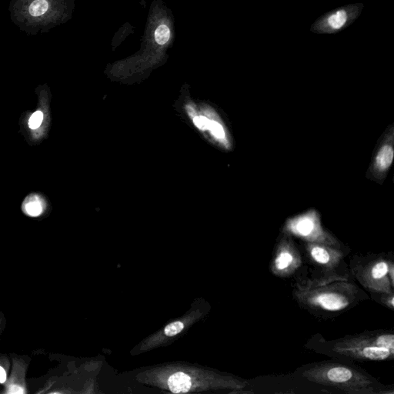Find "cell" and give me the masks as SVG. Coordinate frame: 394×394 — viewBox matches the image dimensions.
<instances>
[{"mask_svg": "<svg viewBox=\"0 0 394 394\" xmlns=\"http://www.w3.org/2000/svg\"><path fill=\"white\" fill-rule=\"evenodd\" d=\"M309 381L337 389L347 394L375 393V382L357 369L342 363L315 365L303 373Z\"/></svg>", "mask_w": 394, "mask_h": 394, "instance_id": "cell-1", "label": "cell"}, {"mask_svg": "<svg viewBox=\"0 0 394 394\" xmlns=\"http://www.w3.org/2000/svg\"><path fill=\"white\" fill-rule=\"evenodd\" d=\"M333 351L360 360L382 361L394 355V335L389 332H374L341 339L333 343Z\"/></svg>", "mask_w": 394, "mask_h": 394, "instance_id": "cell-2", "label": "cell"}, {"mask_svg": "<svg viewBox=\"0 0 394 394\" xmlns=\"http://www.w3.org/2000/svg\"><path fill=\"white\" fill-rule=\"evenodd\" d=\"M304 295H307L304 300L311 307L330 312L342 310L351 302L350 295L345 293V290H339L337 285L317 287Z\"/></svg>", "mask_w": 394, "mask_h": 394, "instance_id": "cell-3", "label": "cell"}, {"mask_svg": "<svg viewBox=\"0 0 394 394\" xmlns=\"http://www.w3.org/2000/svg\"><path fill=\"white\" fill-rule=\"evenodd\" d=\"M188 113L193 121L195 126L203 132H209V134L219 143L227 146L228 139L226 131L221 122L213 118L208 112L197 113L194 108L189 106Z\"/></svg>", "mask_w": 394, "mask_h": 394, "instance_id": "cell-4", "label": "cell"}, {"mask_svg": "<svg viewBox=\"0 0 394 394\" xmlns=\"http://www.w3.org/2000/svg\"><path fill=\"white\" fill-rule=\"evenodd\" d=\"M289 229L296 235L309 240L320 239L322 232L314 213L296 217L289 223Z\"/></svg>", "mask_w": 394, "mask_h": 394, "instance_id": "cell-5", "label": "cell"}, {"mask_svg": "<svg viewBox=\"0 0 394 394\" xmlns=\"http://www.w3.org/2000/svg\"><path fill=\"white\" fill-rule=\"evenodd\" d=\"M294 250L289 246H282L278 250L276 257L273 263V270L277 274H283L294 270L298 264Z\"/></svg>", "mask_w": 394, "mask_h": 394, "instance_id": "cell-6", "label": "cell"}, {"mask_svg": "<svg viewBox=\"0 0 394 394\" xmlns=\"http://www.w3.org/2000/svg\"><path fill=\"white\" fill-rule=\"evenodd\" d=\"M390 273H394L393 264L390 265L388 261L380 259L366 269L364 277L367 283L375 285L376 283H384L387 278L389 277Z\"/></svg>", "mask_w": 394, "mask_h": 394, "instance_id": "cell-7", "label": "cell"}, {"mask_svg": "<svg viewBox=\"0 0 394 394\" xmlns=\"http://www.w3.org/2000/svg\"><path fill=\"white\" fill-rule=\"evenodd\" d=\"M168 384L174 394L188 392L191 387L190 377L183 373H176L170 377Z\"/></svg>", "mask_w": 394, "mask_h": 394, "instance_id": "cell-8", "label": "cell"}, {"mask_svg": "<svg viewBox=\"0 0 394 394\" xmlns=\"http://www.w3.org/2000/svg\"><path fill=\"white\" fill-rule=\"evenodd\" d=\"M309 254L311 257L317 263L321 265H332L333 262V254L329 249L326 248L325 246H319V245H313L309 247Z\"/></svg>", "mask_w": 394, "mask_h": 394, "instance_id": "cell-9", "label": "cell"}, {"mask_svg": "<svg viewBox=\"0 0 394 394\" xmlns=\"http://www.w3.org/2000/svg\"><path fill=\"white\" fill-rule=\"evenodd\" d=\"M394 155V149L390 145H385L380 149L376 158V165L379 171H385L391 167Z\"/></svg>", "mask_w": 394, "mask_h": 394, "instance_id": "cell-10", "label": "cell"}, {"mask_svg": "<svg viewBox=\"0 0 394 394\" xmlns=\"http://www.w3.org/2000/svg\"><path fill=\"white\" fill-rule=\"evenodd\" d=\"M349 19L348 12L346 10H341L328 17L326 20V26L329 30L337 31L344 27Z\"/></svg>", "mask_w": 394, "mask_h": 394, "instance_id": "cell-11", "label": "cell"}, {"mask_svg": "<svg viewBox=\"0 0 394 394\" xmlns=\"http://www.w3.org/2000/svg\"><path fill=\"white\" fill-rule=\"evenodd\" d=\"M25 212L30 217H39L43 211V202L36 196H30V200L26 201L24 206Z\"/></svg>", "mask_w": 394, "mask_h": 394, "instance_id": "cell-12", "label": "cell"}, {"mask_svg": "<svg viewBox=\"0 0 394 394\" xmlns=\"http://www.w3.org/2000/svg\"><path fill=\"white\" fill-rule=\"evenodd\" d=\"M50 4L47 0H34L29 7V13L33 17H40L49 10Z\"/></svg>", "mask_w": 394, "mask_h": 394, "instance_id": "cell-13", "label": "cell"}, {"mask_svg": "<svg viewBox=\"0 0 394 394\" xmlns=\"http://www.w3.org/2000/svg\"><path fill=\"white\" fill-rule=\"evenodd\" d=\"M155 40L159 45L166 44L168 43V41L171 39V30L166 24L159 25L157 28L155 29Z\"/></svg>", "mask_w": 394, "mask_h": 394, "instance_id": "cell-14", "label": "cell"}, {"mask_svg": "<svg viewBox=\"0 0 394 394\" xmlns=\"http://www.w3.org/2000/svg\"><path fill=\"white\" fill-rule=\"evenodd\" d=\"M43 119H44V115L43 113L40 110H37L30 117V120H29V126H30L31 130H36L41 124L43 123Z\"/></svg>", "mask_w": 394, "mask_h": 394, "instance_id": "cell-15", "label": "cell"}, {"mask_svg": "<svg viewBox=\"0 0 394 394\" xmlns=\"http://www.w3.org/2000/svg\"><path fill=\"white\" fill-rule=\"evenodd\" d=\"M183 327L184 326L181 322L177 321V322L172 323L165 328V333L168 337H172V336L176 335L178 333H180Z\"/></svg>", "mask_w": 394, "mask_h": 394, "instance_id": "cell-16", "label": "cell"}, {"mask_svg": "<svg viewBox=\"0 0 394 394\" xmlns=\"http://www.w3.org/2000/svg\"><path fill=\"white\" fill-rule=\"evenodd\" d=\"M8 393H10V394H23L24 391H23V390H22V388H21L20 387H18V386H16V385H13V386L10 387V390H9Z\"/></svg>", "mask_w": 394, "mask_h": 394, "instance_id": "cell-17", "label": "cell"}, {"mask_svg": "<svg viewBox=\"0 0 394 394\" xmlns=\"http://www.w3.org/2000/svg\"><path fill=\"white\" fill-rule=\"evenodd\" d=\"M6 378H7V377H6V371L2 368V366H0V383H5Z\"/></svg>", "mask_w": 394, "mask_h": 394, "instance_id": "cell-18", "label": "cell"}]
</instances>
